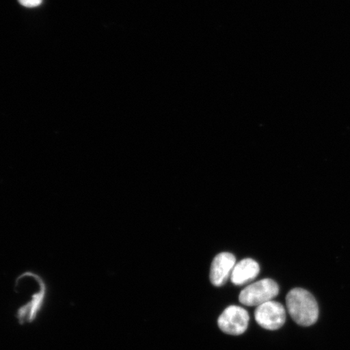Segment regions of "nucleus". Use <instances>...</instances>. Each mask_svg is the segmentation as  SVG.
Returning <instances> with one entry per match:
<instances>
[{
	"instance_id": "nucleus-1",
	"label": "nucleus",
	"mask_w": 350,
	"mask_h": 350,
	"mask_svg": "<svg viewBox=\"0 0 350 350\" xmlns=\"http://www.w3.org/2000/svg\"><path fill=\"white\" fill-rule=\"evenodd\" d=\"M33 291L29 299L17 308L15 318L21 326L32 325L45 308L48 284L40 274L32 272Z\"/></svg>"
},
{
	"instance_id": "nucleus-2",
	"label": "nucleus",
	"mask_w": 350,
	"mask_h": 350,
	"mask_svg": "<svg viewBox=\"0 0 350 350\" xmlns=\"http://www.w3.org/2000/svg\"><path fill=\"white\" fill-rule=\"evenodd\" d=\"M288 313L297 325L312 326L319 318V306L316 299L308 291L295 288L286 296Z\"/></svg>"
},
{
	"instance_id": "nucleus-3",
	"label": "nucleus",
	"mask_w": 350,
	"mask_h": 350,
	"mask_svg": "<svg viewBox=\"0 0 350 350\" xmlns=\"http://www.w3.org/2000/svg\"><path fill=\"white\" fill-rule=\"evenodd\" d=\"M279 294V286L272 279H262L244 288L239 295L241 304L247 306H260L272 301Z\"/></svg>"
},
{
	"instance_id": "nucleus-4",
	"label": "nucleus",
	"mask_w": 350,
	"mask_h": 350,
	"mask_svg": "<svg viewBox=\"0 0 350 350\" xmlns=\"http://www.w3.org/2000/svg\"><path fill=\"white\" fill-rule=\"evenodd\" d=\"M258 325L265 329L274 331L281 328L286 323V313L282 304L275 301L258 306L255 312Z\"/></svg>"
},
{
	"instance_id": "nucleus-5",
	"label": "nucleus",
	"mask_w": 350,
	"mask_h": 350,
	"mask_svg": "<svg viewBox=\"0 0 350 350\" xmlns=\"http://www.w3.org/2000/svg\"><path fill=\"white\" fill-rule=\"evenodd\" d=\"M249 314L239 306H230L218 318V326L226 334L239 336L247 331Z\"/></svg>"
},
{
	"instance_id": "nucleus-6",
	"label": "nucleus",
	"mask_w": 350,
	"mask_h": 350,
	"mask_svg": "<svg viewBox=\"0 0 350 350\" xmlns=\"http://www.w3.org/2000/svg\"><path fill=\"white\" fill-rule=\"evenodd\" d=\"M236 265L233 254L222 252L214 258L210 269V281L213 286H222L228 281Z\"/></svg>"
},
{
	"instance_id": "nucleus-7",
	"label": "nucleus",
	"mask_w": 350,
	"mask_h": 350,
	"mask_svg": "<svg viewBox=\"0 0 350 350\" xmlns=\"http://www.w3.org/2000/svg\"><path fill=\"white\" fill-rule=\"evenodd\" d=\"M260 265L252 259H244L234 266L230 275L235 286H243L253 281L260 273Z\"/></svg>"
},
{
	"instance_id": "nucleus-8",
	"label": "nucleus",
	"mask_w": 350,
	"mask_h": 350,
	"mask_svg": "<svg viewBox=\"0 0 350 350\" xmlns=\"http://www.w3.org/2000/svg\"><path fill=\"white\" fill-rule=\"evenodd\" d=\"M22 6L26 8H35L41 5L42 0H18Z\"/></svg>"
}]
</instances>
